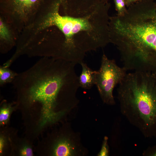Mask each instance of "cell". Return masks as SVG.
<instances>
[{"label":"cell","instance_id":"obj_1","mask_svg":"<svg viewBox=\"0 0 156 156\" xmlns=\"http://www.w3.org/2000/svg\"><path fill=\"white\" fill-rule=\"evenodd\" d=\"M110 6L105 0H54L41 26L54 30L45 44L47 56L76 65L87 52L105 47Z\"/></svg>","mask_w":156,"mask_h":156},{"label":"cell","instance_id":"obj_2","mask_svg":"<svg viewBox=\"0 0 156 156\" xmlns=\"http://www.w3.org/2000/svg\"><path fill=\"white\" fill-rule=\"evenodd\" d=\"M75 65L44 57L18 73L12 83L23 103L41 105L42 124L54 122L62 115L64 112L54 111L60 96H73L79 87Z\"/></svg>","mask_w":156,"mask_h":156},{"label":"cell","instance_id":"obj_3","mask_svg":"<svg viewBox=\"0 0 156 156\" xmlns=\"http://www.w3.org/2000/svg\"><path fill=\"white\" fill-rule=\"evenodd\" d=\"M119 85L121 114L145 138L156 137V73L134 71Z\"/></svg>","mask_w":156,"mask_h":156},{"label":"cell","instance_id":"obj_4","mask_svg":"<svg viewBox=\"0 0 156 156\" xmlns=\"http://www.w3.org/2000/svg\"><path fill=\"white\" fill-rule=\"evenodd\" d=\"M127 71L123 67L118 66L114 60L109 59L103 53L100 68L96 71L95 85L104 103L109 105L115 104L114 89L123 79Z\"/></svg>","mask_w":156,"mask_h":156},{"label":"cell","instance_id":"obj_5","mask_svg":"<svg viewBox=\"0 0 156 156\" xmlns=\"http://www.w3.org/2000/svg\"><path fill=\"white\" fill-rule=\"evenodd\" d=\"M82 68L78 79L79 87L86 89H90L95 85L96 70H94L83 62L80 63Z\"/></svg>","mask_w":156,"mask_h":156},{"label":"cell","instance_id":"obj_6","mask_svg":"<svg viewBox=\"0 0 156 156\" xmlns=\"http://www.w3.org/2000/svg\"><path fill=\"white\" fill-rule=\"evenodd\" d=\"M75 153V147L68 139L59 140L53 149V155L56 156H72Z\"/></svg>","mask_w":156,"mask_h":156},{"label":"cell","instance_id":"obj_7","mask_svg":"<svg viewBox=\"0 0 156 156\" xmlns=\"http://www.w3.org/2000/svg\"><path fill=\"white\" fill-rule=\"evenodd\" d=\"M18 74L9 67L0 66V86H2L7 84L12 83Z\"/></svg>","mask_w":156,"mask_h":156},{"label":"cell","instance_id":"obj_8","mask_svg":"<svg viewBox=\"0 0 156 156\" xmlns=\"http://www.w3.org/2000/svg\"><path fill=\"white\" fill-rule=\"evenodd\" d=\"M16 9L22 14L27 13L38 1V0H13Z\"/></svg>","mask_w":156,"mask_h":156},{"label":"cell","instance_id":"obj_9","mask_svg":"<svg viewBox=\"0 0 156 156\" xmlns=\"http://www.w3.org/2000/svg\"><path fill=\"white\" fill-rule=\"evenodd\" d=\"M115 8L117 12V15L123 16L126 12L127 9L125 0H113Z\"/></svg>","mask_w":156,"mask_h":156},{"label":"cell","instance_id":"obj_10","mask_svg":"<svg viewBox=\"0 0 156 156\" xmlns=\"http://www.w3.org/2000/svg\"><path fill=\"white\" fill-rule=\"evenodd\" d=\"M11 107L10 105H4L1 109L0 112V122L1 124H4L8 121L9 118Z\"/></svg>","mask_w":156,"mask_h":156},{"label":"cell","instance_id":"obj_11","mask_svg":"<svg viewBox=\"0 0 156 156\" xmlns=\"http://www.w3.org/2000/svg\"><path fill=\"white\" fill-rule=\"evenodd\" d=\"M108 138L107 136L104 137L101 150L98 153L99 156H107L109 155V150L108 144Z\"/></svg>","mask_w":156,"mask_h":156},{"label":"cell","instance_id":"obj_12","mask_svg":"<svg viewBox=\"0 0 156 156\" xmlns=\"http://www.w3.org/2000/svg\"><path fill=\"white\" fill-rule=\"evenodd\" d=\"M142 155L144 156H156V145L147 148L143 151Z\"/></svg>","mask_w":156,"mask_h":156},{"label":"cell","instance_id":"obj_13","mask_svg":"<svg viewBox=\"0 0 156 156\" xmlns=\"http://www.w3.org/2000/svg\"><path fill=\"white\" fill-rule=\"evenodd\" d=\"M21 155L22 156H31L33 155L32 149L30 147H25L20 151Z\"/></svg>","mask_w":156,"mask_h":156},{"label":"cell","instance_id":"obj_14","mask_svg":"<svg viewBox=\"0 0 156 156\" xmlns=\"http://www.w3.org/2000/svg\"><path fill=\"white\" fill-rule=\"evenodd\" d=\"M142 0H125L126 6L129 7L131 4Z\"/></svg>","mask_w":156,"mask_h":156},{"label":"cell","instance_id":"obj_15","mask_svg":"<svg viewBox=\"0 0 156 156\" xmlns=\"http://www.w3.org/2000/svg\"><path fill=\"white\" fill-rule=\"evenodd\" d=\"M4 141L3 138H0V152L2 153L4 146Z\"/></svg>","mask_w":156,"mask_h":156},{"label":"cell","instance_id":"obj_16","mask_svg":"<svg viewBox=\"0 0 156 156\" xmlns=\"http://www.w3.org/2000/svg\"><path fill=\"white\" fill-rule=\"evenodd\" d=\"M105 0L107 1H108V0Z\"/></svg>","mask_w":156,"mask_h":156},{"label":"cell","instance_id":"obj_17","mask_svg":"<svg viewBox=\"0 0 156 156\" xmlns=\"http://www.w3.org/2000/svg\"><path fill=\"white\" fill-rule=\"evenodd\" d=\"M155 0V1H156V0Z\"/></svg>","mask_w":156,"mask_h":156}]
</instances>
